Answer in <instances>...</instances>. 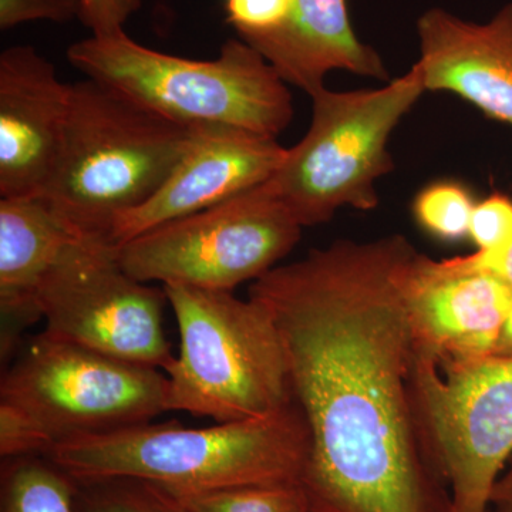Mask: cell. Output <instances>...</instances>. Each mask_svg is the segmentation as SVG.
<instances>
[{
    "label": "cell",
    "mask_w": 512,
    "mask_h": 512,
    "mask_svg": "<svg viewBox=\"0 0 512 512\" xmlns=\"http://www.w3.org/2000/svg\"><path fill=\"white\" fill-rule=\"evenodd\" d=\"M402 235L339 239L252 282L271 313L311 451L312 512H451L414 410Z\"/></svg>",
    "instance_id": "6da1fadb"
},
{
    "label": "cell",
    "mask_w": 512,
    "mask_h": 512,
    "mask_svg": "<svg viewBox=\"0 0 512 512\" xmlns=\"http://www.w3.org/2000/svg\"><path fill=\"white\" fill-rule=\"evenodd\" d=\"M309 451L308 424L293 402L274 416L205 429H185L173 420L74 437L45 456L80 483L134 478L181 495L301 484Z\"/></svg>",
    "instance_id": "7a4b0ae2"
},
{
    "label": "cell",
    "mask_w": 512,
    "mask_h": 512,
    "mask_svg": "<svg viewBox=\"0 0 512 512\" xmlns=\"http://www.w3.org/2000/svg\"><path fill=\"white\" fill-rule=\"evenodd\" d=\"M197 127L165 119L96 80L70 84L62 153L43 195L84 232L111 241L116 221L167 181Z\"/></svg>",
    "instance_id": "3957f363"
},
{
    "label": "cell",
    "mask_w": 512,
    "mask_h": 512,
    "mask_svg": "<svg viewBox=\"0 0 512 512\" xmlns=\"http://www.w3.org/2000/svg\"><path fill=\"white\" fill-rule=\"evenodd\" d=\"M161 370L101 355L46 330L0 384L2 458L45 454L60 441L151 423L167 412Z\"/></svg>",
    "instance_id": "277c9868"
},
{
    "label": "cell",
    "mask_w": 512,
    "mask_h": 512,
    "mask_svg": "<svg viewBox=\"0 0 512 512\" xmlns=\"http://www.w3.org/2000/svg\"><path fill=\"white\" fill-rule=\"evenodd\" d=\"M67 59L86 79L113 87L185 126L242 128L276 138L292 123L288 84L244 39H229L215 59L168 55L126 32L73 43Z\"/></svg>",
    "instance_id": "5b68a950"
},
{
    "label": "cell",
    "mask_w": 512,
    "mask_h": 512,
    "mask_svg": "<svg viewBox=\"0 0 512 512\" xmlns=\"http://www.w3.org/2000/svg\"><path fill=\"white\" fill-rule=\"evenodd\" d=\"M163 289L181 339L165 370L167 412L234 423L274 416L295 402L284 346L262 303L187 285Z\"/></svg>",
    "instance_id": "8992f818"
},
{
    "label": "cell",
    "mask_w": 512,
    "mask_h": 512,
    "mask_svg": "<svg viewBox=\"0 0 512 512\" xmlns=\"http://www.w3.org/2000/svg\"><path fill=\"white\" fill-rule=\"evenodd\" d=\"M426 92L416 66L372 90L311 94L308 133L286 156L265 188L305 227L328 222L343 207L370 211L376 183L393 170L387 146L394 128Z\"/></svg>",
    "instance_id": "52a82bcc"
},
{
    "label": "cell",
    "mask_w": 512,
    "mask_h": 512,
    "mask_svg": "<svg viewBox=\"0 0 512 512\" xmlns=\"http://www.w3.org/2000/svg\"><path fill=\"white\" fill-rule=\"evenodd\" d=\"M412 394L451 512H490L512 454V357L444 360L414 349Z\"/></svg>",
    "instance_id": "ba28073f"
},
{
    "label": "cell",
    "mask_w": 512,
    "mask_h": 512,
    "mask_svg": "<svg viewBox=\"0 0 512 512\" xmlns=\"http://www.w3.org/2000/svg\"><path fill=\"white\" fill-rule=\"evenodd\" d=\"M302 225L265 185L116 245L119 264L146 284L234 291L295 248Z\"/></svg>",
    "instance_id": "9c48e42d"
},
{
    "label": "cell",
    "mask_w": 512,
    "mask_h": 512,
    "mask_svg": "<svg viewBox=\"0 0 512 512\" xmlns=\"http://www.w3.org/2000/svg\"><path fill=\"white\" fill-rule=\"evenodd\" d=\"M165 302L164 289L124 271L116 244L90 238L47 276L37 308L50 335L165 373L175 359L165 338Z\"/></svg>",
    "instance_id": "30bf717a"
},
{
    "label": "cell",
    "mask_w": 512,
    "mask_h": 512,
    "mask_svg": "<svg viewBox=\"0 0 512 512\" xmlns=\"http://www.w3.org/2000/svg\"><path fill=\"white\" fill-rule=\"evenodd\" d=\"M414 349L444 360L493 355L512 289L477 252L433 259L414 251L400 272Z\"/></svg>",
    "instance_id": "8fae6325"
},
{
    "label": "cell",
    "mask_w": 512,
    "mask_h": 512,
    "mask_svg": "<svg viewBox=\"0 0 512 512\" xmlns=\"http://www.w3.org/2000/svg\"><path fill=\"white\" fill-rule=\"evenodd\" d=\"M286 150L276 138L242 128L198 126L190 148L167 181L150 200L116 221L111 241L123 244L254 190L275 174Z\"/></svg>",
    "instance_id": "7c38bea8"
},
{
    "label": "cell",
    "mask_w": 512,
    "mask_h": 512,
    "mask_svg": "<svg viewBox=\"0 0 512 512\" xmlns=\"http://www.w3.org/2000/svg\"><path fill=\"white\" fill-rule=\"evenodd\" d=\"M70 84L33 46L0 55V195H43L62 153Z\"/></svg>",
    "instance_id": "4fadbf2b"
},
{
    "label": "cell",
    "mask_w": 512,
    "mask_h": 512,
    "mask_svg": "<svg viewBox=\"0 0 512 512\" xmlns=\"http://www.w3.org/2000/svg\"><path fill=\"white\" fill-rule=\"evenodd\" d=\"M424 89L450 92L512 126V3L485 23L441 8L417 20Z\"/></svg>",
    "instance_id": "5bb4252c"
},
{
    "label": "cell",
    "mask_w": 512,
    "mask_h": 512,
    "mask_svg": "<svg viewBox=\"0 0 512 512\" xmlns=\"http://www.w3.org/2000/svg\"><path fill=\"white\" fill-rule=\"evenodd\" d=\"M94 237L64 217L45 195L0 200L2 352L40 319L37 298L47 276L77 245Z\"/></svg>",
    "instance_id": "9a60e30c"
},
{
    "label": "cell",
    "mask_w": 512,
    "mask_h": 512,
    "mask_svg": "<svg viewBox=\"0 0 512 512\" xmlns=\"http://www.w3.org/2000/svg\"><path fill=\"white\" fill-rule=\"evenodd\" d=\"M265 57L286 84L311 94L325 87L333 70L389 80L382 57L360 42L346 0H295L278 28L239 33Z\"/></svg>",
    "instance_id": "2e32d148"
},
{
    "label": "cell",
    "mask_w": 512,
    "mask_h": 512,
    "mask_svg": "<svg viewBox=\"0 0 512 512\" xmlns=\"http://www.w3.org/2000/svg\"><path fill=\"white\" fill-rule=\"evenodd\" d=\"M0 512H83L79 481L43 454L3 458Z\"/></svg>",
    "instance_id": "e0dca14e"
},
{
    "label": "cell",
    "mask_w": 512,
    "mask_h": 512,
    "mask_svg": "<svg viewBox=\"0 0 512 512\" xmlns=\"http://www.w3.org/2000/svg\"><path fill=\"white\" fill-rule=\"evenodd\" d=\"M174 497L188 512H311L301 484L242 485Z\"/></svg>",
    "instance_id": "ac0fdd59"
},
{
    "label": "cell",
    "mask_w": 512,
    "mask_h": 512,
    "mask_svg": "<svg viewBox=\"0 0 512 512\" xmlns=\"http://www.w3.org/2000/svg\"><path fill=\"white\" fill-rule=\"evenodd\" d=\"M83 512H188L164 488L134 478L80 483Z\"/></svg>",
    "instance_id": "d6986e66"
},
{
    "label": "cell",
    "mask_w": 512,
    "mask_h": 512,
    "mask_svg": "<svg viewBox=\"0 0 512 512\" xmlns=\"http://www.w3.org/2000/svg\"><path fill=\"white\" fill-rule=\"evenodd\" d=\"M474 207L476 202L463 184L440 181L420 191L413 212L429 234L444 241H458L468 237Z\"/></svg>",
    "instance_id": "ffe728a7"
},
{
    "label": "cell",
    "mask_w": 512,
    "mask_h": 512,
    "mask_svg": "<svg viewBox=\"0 0 512 512\" xmlns=\"http://www.w3.org/2000/svg\"><path fill=\"white\" fill-rule=\"evenodd\" d=\"M468 237L477 245L483 265L491 268L512 244V200L494 192L478 202L471 214Z\"/></svg>",
    "instance_id": "44dd1931"
},
{
    "label": "cell",
    "mask_w": 512,
    "mask_h": 512,
    "mask_svg": "<svg viewBox=\"0 0 512 512\" xmlns=\"http://www.w3.org/2000/svg\"><path fill=\"white\" fill-rule=\"evenodd\" d=\"M82 12V0H0V29L39 20L69 23L82 19Z\"/></svg>",
    "instance_id": "7402d4cb"
},
{
    "label": "cell",
    "mask_w": 512,
    "mask_h": 512,
    "mask_svg": "<svg viewBox=\"0 0 512 512\" xmlns=\"http://www.w3.org/2000/svg\"><path fill=\"white\" fill-rule=\"evenodd\" d=\"M295 0H227L228 22L239 33L268 32L291 13Z\"/></svg>",
    "instance_id": "603a6c76"
},
{
    "label": "cell",
    "mask_w": 512,
    "mask_h": 512,
    "mask_svg": "<svg viewBox=\"0 0 512 512\" xmlns=\"http://www.w3.org/2000/svg\"><path fill=\"white\" fill-rule=\"evenodd\" d=\"M82 3L80 22L97 37L126 32L128 20L143 6V0H82Z\"/></svg>",
    "instance_id": "cb8c5ba5"
},
{
    "label": "cell",
    "mask_w": 512,
    "mask_h": 512,
    "mask_svg": "<svg viewBox=\"0 0 512 512\" xmlns=\"http://www.w3.org/2000/svg\"><path fill=\"white\" fill-rule=\"evenodd\" d=\"M490 512H512V463L495 484Z\"/></svg>",
    "instance_id": "d4e9b609"
},
{
    "label": "cell",
    "mask_w": 512,
    "mask_h": 512,
    "mask_svg": "<svg viewBox=\"0 0 512 512\" xmlns=\"http://www.w3.org/2000/svg\"><path fill=\"white\" fill-rule=\"evenodd\" d=\"M493 355L500 357H512V305L507 318L504 320V325L500 330V335H498Z\"/></svg>",
    "instance_id": "484cf974"
},
{
    "label": "cell",
    "mask_w": 512,
    "mask_h": 512,
    "mask_svg": "<svg viewBox=\"0 0 512 512\" xmlns=\"http://www.w3.org/2000/svg\"><path fill=\"white\" fill-rule=\"evenodd\" d=\"M490 269L500 276V278H503L505 284L512 289V244Z\"/></svg>",
    "instance_id": "4316f807"
},
{
    "label": "cell",
    "mask_w": 512,
    "mask_h": 512,
    "mask_svg": "<svg viewBox=\"0 0 512 512\" xmlns=\"http://www.w3.org/2000/svg\"><path fill=\"white\" fill-rule=\"evenodd\" d=\"M312 512V511H311Z\"/></svg>",
    "instance_id": "83f0119b"
}]
</instances>
